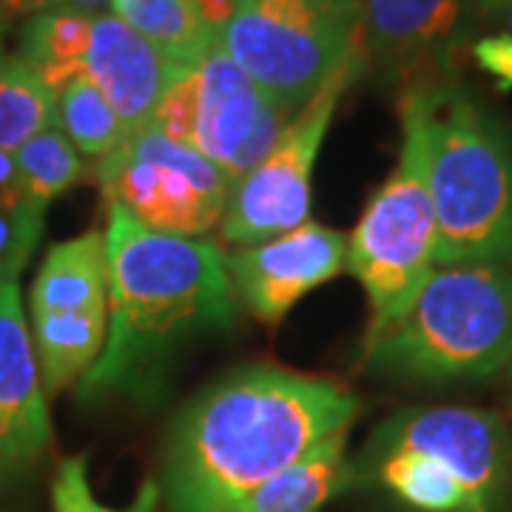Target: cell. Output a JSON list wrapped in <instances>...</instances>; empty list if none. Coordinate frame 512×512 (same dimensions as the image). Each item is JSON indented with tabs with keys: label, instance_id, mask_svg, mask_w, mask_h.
Segmentation results:
<instances>
[{
	"label": "cell",
	"instance_id": "cell-13",
	"mask_svg": "<svg viewBox=\"0 0 512 512\" xmlns=\"http://www.w3.org/2000/svg\"><path fill=\"white\" fill-rule=\"evenodd\" d=\"M49 441L52 419L18 279L0 276V476L35 464Z\"/></svg>",
	"mask_w": 512,
	"mask_h": 512
},
{
	"label": "cell",
	"instance_id": "cell-6",
	"mask_svg": "<svg viewBox=\"0 0 512 512\" xmlns=\"http://www.w3.org/2000/svg\"><path fill=\"white\" fill-rule=\"evenodd\" d=\"M362 0H248L222 49L288 117L359 57Z\"/></svg>",
	"mask_w": 512,
	"mask_h": 512
},
{
	"label": "cell",
	"instance_id": "cell-18",
	"mask_svg": "<svg viewBox=\"0 0 512 512\" xmlns=\"http://www.w3.org/2000/svg\"><path fill=\"white\" fill-rule=\"evenodd\" d=\"M109 333V311L32 313V345L43 393L55 396L83 379L100 359Z\"/></svg>",
	"mask_w": 512,
	"mask_h": 512
},
{
	"label": "cell",
	"instance_id": "cell-19",
	"mask_svg": "<svg viewBox=\"0 0 512 512\" xmlns=\"http://www.w3.org/2000/svg\"><path fill=\"white\" fill-rule=\"evenodd\" d=\"M94 15L77 9H40L20 29L18 57L60 92L72 77L86 72Z\"/></svg>",
	"mask_w": 512,
	"mask_h": 512
},
{
	"label": "cell",
	"instance_id": "cell-5",
	"mask_svg": "<svg viewBox=\"0 0 512 512\" xmlns=\"http://www.w3.org/2000/svg\"><path fill=\"white\" fill-rule=\"evenodd\" d=\"M402 151L348 239V268L365 288L367 336L393 325L436 271V214L427 183V134L419 100L399 97Z\"/></svg>",
	"mask_w": 512,
	"mask_h": 512
},
{
	"label": "cell",
	"instance_id": "cell-10",
	"mask_svg": "<svg viewBox=\"0 0 512 512\" xmlns=\"http://www.w3.org/2000/svg\"><path fill=\"white\" fill-rule=\"evenodd\" d=\"M410 450L450 467L484 512H493L512 476V436L490 410L413 407L379 424L362 453Z\"/></svg>",
	"mask_w": 512,
	"mask_h": 512
},
{
	"label": "cell",
	"instance_id": "cell-33",
	"mask_svg": "<svg viewBox=\"0 0 512 512\" xmlns=\"http://www.w3.org/2000/svg\"><path fill=\"white\" fill-rule=\"evenodd\" d=\"M3 32H6V12L0 9V52H3Z\"/></svg>",
	"mask_w": 512,
	"mask_h": 512
},
{
	"label": "cell",
	"instance_id": "cell-12",
	"mask_svg": "<svg viewBox=\"0 0 512 512\" xmlns=\"http://www.w3.org/2000/svg\"><path fill=\"white\" fill-rule=\"evenodd\" d=\"M197 151L225 174L231 188L262 163L291 123L285 111L239 69L220 37L197 66Z\"/></svg>",
	"mask_w": 512,
	"mask_h": 512
},
{
	"label": "cell",
	"instance_id": "cell-20",
	"mask_svg": "<svg viewBox=\"0 0 512 512\" xmlns=\"http://www.w3.org/2000/svg\"><path fill=\"white\" fill-rule=\"evenodd\" d=\"M109 12L146 37L177 69H197L217 40L191 0H109Z\"/></svg>",
	"mask_w": 512,
	"mask_h": 512
},
{
	"label": "cell",
	"instance_id": "cell-14",
	"mask_svg": "<svg viewBox=\"0 0 512 512\" xmlns=\"http://www.w3.org/2000/svg\"><path fill=\"white\" fill-rule=\"evenodd\" d=\"M180 72L188 69H177L160 49L111 12L94 15L83 74H89L94 86L106 94L128 134L151 123L160 97Z\"/></svg>",
	"mask_w": 512,
	"mask_h": 512
},
{
	"label": "cell",
	"instance_id": "cell-2",
	"mask_svg": "<svg viewBox=\"0 0 512 512\" xmlns=\"http://www.w3.org/2000/svg\"><path fill=\"white\" fill-rule=\"evenodd\" d=\"M106 254L109 333L77 396L83 402L148 399L188 342L237 322L225 251L211 239L151 231L111 202Z\"/></svg>",
	"mask_w": 512,
	"mask_h": 512
},
{
	"label": "cell",
	"instance_id": "cell-29",
	"mask_svg": "<svg viewBox=\"0 0 512 512\" xmlns=\"http://www.w3.org/2000/svg\"><path fill=\"white\" fill-rule=\"evenodd\" d=\"M23 197H29V194H26L23 180H20L15 151L0 148V205H12V202H20Z\"/></svg>",
	"mask_w": 512,
	"mask_h": 512
},
{
	"label": "cell",
	"instance_id": "cell-23",
	"mask_svg": "<svg viewBox=\"0 0 512 512\" xmlns=\"http://www.w3.org/2000/svg\"><path fill=\"white\" fill-rule=\"evenodd\" d=\"M15 160H18L20 180H23L26 194L46 202V205L89 177L86 157L63 137V131L57 126L46 128L32 140H26L15 151Z\"/></svg>",
	"mask_w": 512,
	"mask_h": 512
},
{
	"label": "cell",
	"instance_id": "cell-30",
	"mask_svg": "<svg viewBox=\"0 0 512 512\" xmlns=\"http://www.w3.org/2000/svg\"><path fill=\"white\" fill-rule=\"evenodd\" d=\"M40 9H77L89 15H103L109 12V0H32V12Z\"/></svg>",
	"mask_w": 512,
	"mask_h": 512
},
{
	"label": "cell",
	"instance_id": "cell-24",
	"mask_svg": "<svg viewBox=\"0 0 512 512\" xmlns=\"http://www.w3.org/2000/svg\"><path fill=\"white\" fill-rule=\"evenodd\" d=\"M160 504H163V490H160V481L154 478L143 481L140 493L134 495V501L123 510L100 504L89 484V458L86 456L63 458L52 481L55 512H160Z\"/></svg>",
	"mask_w": 512,
	"mask_h": 512
},
{
	"label": "cell",
	"instance_id": "cell-9",
	"mask_svg": "<svg viewBox=\"0 0 512 512\" xmlns=\"http://www.w3.org/2000/svg\"><path fill=\"white\" fill-rule=\"evenodd\" d=\"M476 0H362L359 55L365 74L399 94L458 77V52L473 32Z\"/></svg>",
	"mask_w": 512,
	"mask_h": 512
},
{
	"label": "cell",
	"instance_id": "cell-1",
	"mask_svg": "<svg viewBox=\"0 0 512 512\" xmlns=\"http://www.w3.org/2000/svg\"><path fill=\"white\" fill-rule=\"evenodd\" d=\"M362 410L348 384L276 365H248L208 384L180 410L163 456L168 512H234Z\"/></svg>",
	"mask_w": 512,
	"mask_h": 512
},
{
	"label": "cell",
	"instance_id": "cell-17",
	"mask_svg": "<svg viewBox=\"0 0 512 512\" xmlns=\"http://www.w3.org/2000/svg\"><path fill=\"white\" fill-rule=\"evenodd\" d=\"M353 487L348 433H336L239 501L234 512H322Z\"/></svg>",
	"mask_w": 512,
	"mask_h": 512
},
{
	"label": "cell",
	"instance_id": "cell-21",
	"mask_svg": "<svg viewBox=\"0 0 512 512\" xmlns=\"http://www.w3.org/2000/svg\"><path fill=\"white\" fill-rule=\"evenodd\" d=\"M55 126L83 157L100 163L128 137L126 123L89 74L72 77L55 100Z\"/></svg>",
	"mask_w": 512,
	"mask_h": 512
},
{
	"label": "cell",
	"instance_id": "cell-16",
	"mask_svg": "<svg viewBox=\"0 0 512 512\" xmlns=\"http://www.w3.org/2000/svg\"><path fill=\"white\" fill-rule=\"evenodd\" d=\"M356 484H373L413 512H484L450 467L410 450L359 453L353 461Z\"/></svg>",
	"mask_w": 512,
	"mask_h": 512
},
{
	"label": "cell",
	"instance_id": "cell-28",
	"mask_svg": "<svg viewBox=\"0 0 512 512\" xmlns=\"http://www.w3.org/2000/svg\"><path fill=\"white\" fill-rule=\"evenodd\" d=\"M191 3H194V9H197V15H200L202 23H205L214 35L220 37L222 29L237 18L239 9H242L248 0H191Z\"/></svg>",
	"mask_w": 512,
	"mask_h": 512
},
{
	"label": "cell",
	"instance_id": "cell-7",
	"mask_svg": "<svg viewBox=\"0 0 512 512\" xmlns=\"http://www.w3.org/2000/svg\"><path fill=\"white\" fill-rule=\"evenodd\" d=\"M94 180L106 205H123L151 231L185 239H208L231 197V183L217 165L154 126L131 131L109 157L94 163Z\"/></svg>",
	"mask_w": 512,
	"mask_h": 512
},
{
	"label": "cell",
	"instance_id": "cell-25",
	"mask_svg": "<svg viewBox=\"0 0 512 512\" xmlns=\"http://www.w3.org/2000/svg\"><path fill=\"white\" fill-rule=\"evenodd\" d=\"M46 225V202L23 197L12 205H0V276L18 279L35 254Z\"/></svg>",
	"mask_w": 512,
	"mask_h": 512
},
{
	"label": "cell",
	"instance_id": "cell-27",
	"mask_svg": "<svg viewBox=\"0 0 512 512\" xmlns=\"http://www.w3.org/2000/svg\"><path fill=\"white\" fill-rule=\"evenodd\" d=\"M470 52L478 69L493 77L498 92H512V37L507 32L478 37Z\"/></svg>",
	"mask_w": 512,
	"mask_h": 512
},
{
	"label": "cell",
	"instance_id": "cell-32",
	"mask_svg": "<svg viewBox=\"0 0 512 512\" xmlns=\"http://www.w3.org/2000/svg\"><path fill=\"white\" fill-rule=\"evenodd\" d=\"M3 12H18V9H32V0H0Z\"/></svg>",
	"mask_w": 512,
	"mask_h": 512
},
{
	"label": "cell",
	"instance_id": "cell-15",
	"mask_svg": "<svg viewBox=\"0 0 512 512\" xmlns=\"http://www.w3.org/2000/svg\"><path fill=\"white\" fill-rule=\"evenodd\" d=\"M29 311H109L106 231H89L49 248L29 291Z\"/></svg>",
	"mask_w": 512,
	"mask_h": 512
},
{
	"label": "cell",
	"instance_id": "cell-11",
	"mask_svg": "<svg viewBox=\"0 0 512 512\" xmlns=\"http://www.w3.org/2000/svg\"><path fill=\"white\" fill-rule=\"evenodd\" d=\"M345 265V234L311 220L279 237L225 254V271L237 305L265 325L282 322L302 296L336 279Z\"/></svg>",
	"mask_w": 512,
	"mask_h": 512
},
{
	"label": "cell",
	"instance_id": "cell-8",
	"mask_svg": "<svg viewBox=\"0 0 512 512\" xmlns=\"http://www.w3.org/2000/svg\"><path fill=\"white\" fill-rule=\"evenodd\" d=\"M362 74L365 63L359 55L330 77L311 103L285 126L262 163H256L231 188L220 222L222 242L245 248L311 220L313 168L342 94Z\"/></svg>",
	"mask_w": 512,
	"mask_h": 512
},
{
	"label": "cell",
	"instance_id": "cell-4",
	"mask_svg": "<svg viewBox=\"0 0 512 512\" xmlns=\"http://www.w3.org/2000/svg\"><path fill=\"white\" fill-rule=\"evenodd\" d=\"M512 359V265H439L413 305L365 336V367L399 382H473Z\"/></svg>",
	"mask_w": 512,
	"mask_h": 512
},
{
	"label": "cell",
	"instance_id": "cell-22",
	"mask_svg": "<svg viewBox=\"0 0 512 512\" xmlns=\"http://www.w3.org/2000/svg\"><path fill=\"white\" fill-rule=\"evenodd\" d=\"M57 94L18 55L0 52V148L18 151L55 126Z\"/></svg>",
	"mask_w": 512,
	"mask_h": 512
},
{
	"label": "cell",
	"instance_id": "cell-31",
	"mask_svg": "<svg viewBox=\"0 0 512 512\" xmlns=\"http://www.w3.org/2000/svg\"><path fill=\"white\" fill-rule=\"evenodd\" d=\"M478 6V15H484V18H490V15H501V12H507L512 6V0H476Z\"/></svg>",
	"mask_w": 512,
	"mask_h": 512
},
{
	"label": "cell",
	"instance_id": "cell-26",
	"mask_svg": "<svg viewBox=\"0 0 512 512\" xmlns=\"http://www.w3.org/2000/svg\"><path fill=\"white\" fill-rule=\"evenodd\" d=\"M197 111H200L197 69H188L171 80L148 126H154L163 137L180 146L197 148Z\"/></svg>",
	"mask_w": 512,
	"mask_h": 512
},
{
	"label": "cell",
	"instance_id": "cell-3",
	"mask_svg": "<svg viewBox=\"0 0 512 512\" xmlns=\"http://www.w3.org/2000/svg\"><path fill=\"white\" fill-rule=\"evenodd\" d=\"M427 134L439 265H512V140L458 77L410 89Z\"/></svg>",
	"mask_w": 512,
	"mask_h": 512
},
{
	"label": "cell",
	"instance_id": "cell-34",
	"mask_svg": "<svg viewBox=\"0 0 512 512\" xmlns=\"http://www.w3.org/2000/svg\"><path fill=\"white\" fill-rule=\"evenodd\" d=\"M504 15H507V23H510V32H507V35L512 37V6H510V9H507V12H504Z\"/></svg>",
	"mask_w": 512,
	"mask_h": 512
}]
</instances>
